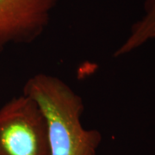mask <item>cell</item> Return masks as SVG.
Listing matches in <instances>:
<instances>
[{
  "label": "cell",
  "instance_id": "1",
  "mask_svg": "<svg viewBox=\"0 0 155 155\" xmlns=\"http://www.w3.org/2000/svg\"><path fill=\"white\" fill-rule=\"evenodd\" d=\"M22 93L32 97L44 115L50 155H97L102 134L84 127L83 99L65 81L37 73L26 81Z\"/></svg>",
  "mask_w": 155,
  "mask_h": 155
},
{
  "label": "cell",
  "instance_id": "2",
  "mask_svg": "<svg viewBox=\"0 0 155 155\" xmlns=\"http://www.w3.org/2000/svg\"><path fill=\"white\" fill-rule=\"evenodd\" d=\"M0 155H50L44 115L22 92L0 107Z\"/></svg>",
  "mask_w": 155,
  "mask_h": 155
},
{
  "label": "cell",
  "instance_id": "3",
  "mask_svg": "<svg viewBox=\"0 0 155 155\" xmlns=\"http://www.w3.org/2000/svg\"><path fill=\"white\" fill-rule=\"evenodd\" d=\"M58 0H0V54L29 44L44 33Z\"/></svg>",
  "mask_w": 155,
  "mask_h": 155
},
{
  "label": "cell",
  "instance_id": "4",
  "mask_svg": "<svg viewBox=\"0 0 155 155\" xmlns=\"http://www.w3.org/2000/svg\"><path fill=\"white\" fill-rule=\"evenodd\" d=\"M151 41H155V0H145L142 16L133 23L127 36L113 56L127 55Z\"/></svg>",
  "mask_w": 155,
  "mask_h": 155
}]
</instances>
